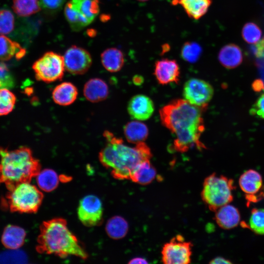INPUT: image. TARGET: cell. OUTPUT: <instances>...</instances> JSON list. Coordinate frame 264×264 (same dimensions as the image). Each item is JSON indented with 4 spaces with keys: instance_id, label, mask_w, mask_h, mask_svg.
<instances>
[{
    "instance_id": "cell-1",
    "label": "cell",
    "mask_w": 264,
    "mask_h": 264,
    "mask_svg": "<svg viewBox=\"0 0 264 264\" xmlns=\"http://www.w3.org/2000/svg\"><path fill=\"white\" fill-rule=\"evenodd\" d=\"M203 110L185 99L175 100L161 109L162 124L175 135L173 144L175 151L183 153L193 147L199 150L205 148L200 140L204 131Z\"/></svg>"
},
{
    "instance_id": "cell-2",
    "label": "cell",
    "mask_w": 264,
    "mask_h": 264,
    "mask_svg": "<svg viewBox=\"0 0 264 264\" xmlns=\"http://www.w3.org/2000/svg\"><path fill=\"white\" fill-rule=\"evenodd\" d=\"M104 136L107 143L100 152L99 159L117 179H130L137 166L152 157L150 148L144 142L132 147L109 131L105 132Z\"/></svg>"
},
{
    "instance_id": "cell-3",
    "label": "cell",
    "mask_w": 264,
    "mask_h": 264,
    "mask_svg": "<svg viewBox=\"0 0 264 264\" xmlns=\"http://www.w3.org/2000/svg\"><path fill=\"white\" fill-rule=\"evenodd\" d=\"M39 242V249L46 254L61 257L74 256L83 259L88 256L63 219L56 218L44 222L41 227Z\"/></svg>"
},
{
    "instance_id": "cell-4",
    "label": "cell",
    "mask_w": 264,
    "mask_h": 264,
    "mask_svg": "<svg viewBox=\"0 0 264 264\" xmlns=\"http://www.w3.org/2000/svg\"><path fill=\"white\" fill-rule=\"evenodd\" d=\"M0 177L6 183L28 180L40 171L39 162L28 148L11 151L0 148Z\"/></svg>"
},
{
    "instance_id": "cell-5",
    "label": "cell",
    "mask_w": 264,
    "mask_h": 264,
    "mask_svg": "<svg viewBox=\"0 0 264 264\" xmlns=\"http://www.w3.org/2000/svg\"><path fill=\"white\" fill-rule=\"evenodd\" d=\"M235 188L233 179L213 173L204 179L201 199L210 210L215 212L233 200V191Z\"/></svg>"
},
{
    "instance_id": "cell-6",
    "label": "cell",
    "mask_w": 264,
    "mask_h": 264,
    "mask_svg": "<svg viewBox=\"0 0 264 264\" xmlns=\"http://www.w3.org/2000/svg\"><path fill=\"white\" fill-rule=\"evenodd\" d=\"M8 198L13 209L21 212L30 213L39 208L43 196L38 187L26 180L15 184Z\"/></svg>"
},
{
    "instance_id": "cell-7",
    "label": "cell",
    "mask_w": 264,
    "mask_h": 264,
    "mask_svg": "<svg viewBox=\"0 0 264 264\" xmlns=\"http://www.w3.org/2000/svg\"><path fill=\"white\" fill-rule=\"evenodd\" d=\"M99 0H70L65 16L71 29L78 31L91 23L99 12Z\"/></svg>"
},
{
    "instance_id": "cell-8",
    "label": "cell",
    "mask_w": 264,
    "mask_h": 264,
    "mask_svg": "<svg viewBox=\"0 0 264 264\" xmlns=\"http://www.w3.org/2000/svg\"><path fill=\"white\" fill-rule=\"evenodd\" d=\"M37 79L46 83L61 79L65 68L63 56L53 51L45 52L32 66Z\"/></svg>"
},
{
    "instance_id": "cell-9",
    "label": "cell",
    "mask_w": 264,
    "mask_h": 264,
    "mask_svg": "<svg viewBox=\"0 0 264 264\" xmlns=\"http://www.w3.org/2000/svg\"><path fill=\"white\" fill-rule=\"evenodd\" d=\"M181 235H177L164 244L161 250L162 261L165 264H188L191 262L192 247Z\"/></svg>"
},
{
    "instance_id": "cell-10",
    "label": "cell",
    "mask_w": 264,
    "mask_h": 264,
    "mask_svg": "<svg viewBox=\"0 0 264 264\" xmlns=\"http://www.w3.org/2000/svg\"><path fill=\"white\" fill-rule=\"evenodd\" d=\"M213 93L212 86L208 82L198 78L188 80L183 89L184 99L203 110L211 100Z\"/></svg>"
},
{
    "instance_id": "cell-11",
    "label": "cell",
    "mask_w": 264,
    "mask_h": 264,
    "mask_svg": "<svg viewBox=\"0 0 264 264\" xmlns=\"http://www.w3.org/2000/svg\"><path fill=\"white\" fill-rule=\"evenodd\" d=\"M77 215L80 221L86 226H94L100 224L103 217L101 200L93 195L85 196L80 201Z\"/></svg>"
},
{
    "instance_id": "cell-12",
    "label": "cell",
    "mask_w": 264,
    "mask_h": 264,
    "mask_svg": "<svg viewBox=\"0 0 264 264\" xmlns=\"http://www.w3.org/2000/svg\"><path fill=\"white\" fill-rule=\"evenodd\" d=\"M240 187L245 194L247 204L256 203L264 198V184L261 175L257 171L249 169L240 177Z\"/></svg>"
},
{
    "instance_id": "cell-13",
    "label": "cell",
    "mask_w": 264,
    "mask_h": 264,
    "mask_svg": "<svg viewBox=\"0 0 264 264\" xmlns=\"http://www.w3.org/2000/svg\"><path fill=\"white\" fill-rule=\"evenodd\" d=\"M64 57L65 68L73 74H82L90 68L92 59L85 49L72 45L65 52Z\"/></svg>"
},
{
    "instance_id": "cell-14",
    "label": "cell",
    "mask_w": 264,
    "mask_h": 264,
    "mask_svg": "<svg viewBox=\"0 0 264 264\" xmlns=\"http://www.w3.org/2000/svg\"><path fill=\"white\" fill-rule=\"evenodd\" d=\"M154 74L161 85L177 84L180 77L179 65L175 60L165 58L158 60L155 63Z\"/></svg>"
},
{
    "instance_id": "cell-15",
    "label": "cell",
    "mask_w": 264,
    "mask_h": 264,
    "mask_svg": "<svg viewBox=\"0 0 264 264\" xmlns=\"http://www.w3.org/2000/svg\"><path fill=\"white\" fill-rule=\"evenodd\" d=\"M128 111L132 118L138 121H144L152 115L154 111V105L147 96L138 94L130 100Z\"/></svg>"
},
{
    "instance_id": "cell-16",
    "label": "cell",
    "mask_w": 264,
    "mask_h": 264,
    "mask_svg": "<svg viewBox=\"0 0 264 264\" xmlns=\"http://www.w3.org/2000/svg\"><path fill=\"white\" fill-rule=\"evenodd\" d=\"M214 219L217 224L224 229H230L236 227L241 220L239 210L234 206L227 204L215 211Z\"/></svg>"
},
{
    "instance_id": "cell-17",
    "label": "cell",
    "mask_w": 264,
    "mask_h": 264,
    "mask_svg": "<svg viewBox=\"0 0 264 264\" xmlns=\"http://www.w3.org/2000/svg\"><path fill=\"white\" fill-rule=\"evenodd\" d=\"M212 0H172L174 5L182 6L188 16L198 20L202 17L208 11Z\"/></svg>"
},
{
    "instance_id": "cell-18",
    "label": "cell",
    "mask_w": 264,
    "mask_h": 264,
    "mask_svg": "<svg viewBox=\"0 0 264 264\" xmlns=\"http://www.w3.org/2000/svg\"><path fill=\"white\" fill-rule=\"evenodd\" d=\"M218 59L225 68H234L242 62V52L237 45L228 44L221 48L218 54Z\"/></svg>"
},
{
    "instance_id": "cell-19",
    "label": "cell",
    "mask_w": 264,
    "mask_h": 264,
    "mask_svg": "<svg viewBox=\"0 0 264 264\" xmlns=\"http://www.w3.org/2000/svg\"><path fill=\"white\" fill-rule=\"evenodd\" d=\"M84 94L85 97L92 102H98L105 100L109 94L107 84L99 78H93L85 85Z\"/></svg>"
},
{
    "instance_id": "cell-20",
    "label": "cell",
    "mask_w": 264,
    "mask_h": 264,
    "mask_svg": "<svg viewBox=\"0 0 264 264\" xmlns=\"http://www.w3.org/2000/svg\"><path fill=\"white\" fill-rule=\"evenodd\" d=\"M77 95L76 87L70 82H64L59 84L52 92L53 101L55 103L61 106L71 104L77 98Z\"/></svg>"
},
{
    "instance_id": "cell-21",
    "label": "cell",
    "mask_w": 264,
    "mask_h": 264,
    "mask_svg": "<svg viewBox=\"0 0 264 264\" xmlns=\"http://www.w3.org/2000/svg\"><path fill=\"white\" fill-rule=\"evenodd\" d=\"M25 237L26 233L22 228L10 225L3 230L1 242L6 248H20L24 242Z\"/></svg>"
},
{
    "instance_id": "cell-22",
    "label": "cell",
    "mask_w": 264,
    "mask_h": 264,
    "mask_svg": "<svg viewBox=\"0 0 264 264\" xmlns=\"http://www.w3.org/2000/svg\"><path fill=\"white\" fill-rule=\"evenodd\" d=\"M101 59L104 68L110 72L119 71L124 64V56L122 51L115 47L105 50L101 55Z\"/></svg>"
},
{
    "instance_id": "cell-23",
    "label": "cell",
    "mask_w": 264,
    "mask_h": 264,
    "mask_svg": "<svg viewBox=\"0 0 264 264\" xmlns=\"http://www.w3.org/2000/svg\"><path fill=\"white\" fill-rule=\"evenodd\" d=\"M25 50L16 42L4 35H0V60L8 61L15 56L20 59L25 54Z\"/></svg>"
},
{
    "instance_id": "cell-24",
    "label": "cell",
    "mask_w": 264,
    "mask_h": 264,
    "mask_svg": "<svg viewBox=\"0 0 264 264\" xmlns=\"http://www.w3.org/2000/svg\"><path fill=\"white\" fill-rule=\"evenodd\" d=\"M150 160H145L138 165L133 172L130 180L143 185L151 183L156 176V171Z\"/></svg>"
},
{
    "instance_id": "cell-25",
    "label": "cell",
    "mask_w": 264,
    "mask_h": 264,
    "mask_svg": "<svg viewBox=\"0 0 264 264\" xmlns=\"http://www.w3.org/2000/svg\"><path fill=\"white\" fill-rule=\"evenodd\" d=\"M124 132L129 142L136 144L146 139L149 131L145 124L138 120L128 123L124 128Z\"/></svg>"
},
{
    "instance_id": "cell-26",
    "label": "cell",
    "mask_w": 264,
    "mask_h": 264,
    "mask_svg": "<svg viewBox=\"0 0 264 264\" xmlns=\"http://www.w3.org/2000/svg\"><path fill=\"white\" fill-rule=\"evenodd\" d=\"M36 176L37 187L45 192H50L56 188L60 177L54 170L46 169L39 171Z\"/></svg>"
},
{
    "instance_id": "cell-27",
    "label": "cell",
    "mask_w": 264,
    "mask_h": 264,
    "mask_svg": "<svg viewBox=\"0 0 264 264\" xmlns=\"http://www.w3.org/2000/svg\"><path fill=\"white\" fill-rule=\"evenodd\" d=\"M129 225L127 221L120 216H115L110 218L106 225V232L110 238L120 239L127 234Z\"/></svg>"
},
{
    "instance_id": "cell-28",
    "label": "cell",
    "mask_w": 264,
    "mask_h": 264,
    "mask_svg": "<svg viewBox=\"0 0 264 264\" xmlns=\"http://www.w3.org/2000/svg\"><path fill=\"white\" fill-rule=\"evenodd\" d=\"M38 0H13L12 8L14 12L22 17H27L41 10Z\"/></svg>"
},
{
    "instance_id": "cell-29",
    "label": "cell",
    "mask_w": 264,
    "mask_h": 264,
    "mask_svg": "<svg viewBox=\"0 0 264 264\" xmlns=\"http://www.w3.org/2000/svg\"><path fill=\"white\" fill-rule=\"evenodd\" d=\"M27 261L26 253L20 248H7L0 252V264H23Z\"/></svg>"
},
{
    "instance_id": "cell-30",
    "label": "cell",
    "mask_w": 264,
    "mask_h": 264,
    "mask_svg": "<svg viewBox=\"0 0 264 264\" xmlns=\"http://www.w3.org/2000/svg\"><path fill=\"white\" fill-rule=\"evenodd\" d=\"M201 53V47L194 42H185L181 50V55L183 59L191 63L197 62L200 57Z\"/></svg>"
},
{
    "instance_id": "cell-31",
    "label": "cell",
    "mask_w": 264,
    "mask_h": 264,
    "mask_svg": "<svg viewBox=\"0 0 264 264\" xmlns=\"http://www.w3.org/2000/svg\"><path fill=\"white\" fill-rule=\"evenodd\" d=\"M16 98L7 88L0 89V115H5L11 112L14 107Z\"/></svg>"
},
{
    "instance_id": "cell-32",
    "label": "cell",
    "mask_w": 264,
    "mask_h": 264,
    "mask_svg": "<svg viewBox=\"0 0 264 264\" xmlns=\"http://www.w3.org/2000/svg\"><path fill=\"white\" fill-rule=\"evenodd\" d=\"M249 226L255 233L264 235V208H253L251 210Z\"/></svg>"
},
{
    "instance_id": "cell-33",
    "label": "cell",
    "mask_w": 264,
    "mask_h": 264,
    "mask_svg": "<svg viewBox=\"0 0 264 264\" xmlns=\"http://www.w3.org/2000/svg\"><path fill=\"white\" fill-rule=\"evenodd\" d=\"M242 34L244 40L248 44L257 43L260 40L262 32L261 29L253 22L246 23L242 28Z\"/></svg>"
},
{
    "instance_id": "cell-34",
    "label": "cell",
    "mask_w": 264,
    "mask_h": 264,
    "mask_svg": "<svg viewBox=\"0 0 264 264\" xmlns=\"http://www.w3.org/2000/svg\"><path fill=\"white\" fill-rule=\"evenodd\" d=\"M14 17L8 10H0V34L11 33L14 27Z\"/></svg>"
},
{
    "instance_id": "cell-35",
    "label": "cell",
    "mask_w": 264,
    "mask_h": 264,
    "mask_svg": "<svg viewBox=\"0 0 264 264\" xmlns=\"http://www.w3.org/2000/svg\"><path fill=\"white\" fill-rule=\"evenodd\" d=\"M14 84V78L8 67L4 63L0 62V89L12 88Z\"/></svg>"
},
{
    "instance_id": "cell-36",
    "label": "cell",
    "mask_w": 264,
    "mask_h": 264,
    "mask_svg": "<svg viewBox=\"0 0 264 264\" xmlns=\"http://www.w3.org/2000/svg\"><path fill=\"white\" fill-rule=\"evenodd\" d=\"M264 91L258 97L250 110V113L252 115L264 119Z\"/></svg>"
},
{
    "instance_id": "cell-37",
    "label": "cell",
    "mask_w": 264,
    "mask_h": 264,
    "mask_svg": "<svg viewBox=\"0 0 264 264\" xmlns=\"http://www.w3.org/2000/svg\"><path fill=\"white\" fill-rule=\"evenodd\" d=\"M65 0H40V4L45 10L56 12L60 10L65 3Z\"/></svg>"
},
{
    "instance_id": "cell-38",
    "label": "cell",
    "mask_w": 264,
    "mask_h": 264,
    "mask_svg": "<svg viewBox=\"0 0 264 264\" xmlns=\"http://www.w3.org/2000/svg\"><path fill=\"white\" fill-rule=\"evenodd\" d=\"M254 54L257 57H261L264 55V38L257 43L254 48Z\"/></svg>"
},
{
    "instance_id": "cell-39",
    "label": "cell",
    "mask_w": 264,
    "mask_h": 264,
    "mask_svg": "<svg viewBox=\"0 0 264 264\" xmlns=\"http://www.w3.org/2000/svg\"><path fill=\"white\" fill-rule=\"evenodd\" d=\"M232 262L229 260L221 257H217L212 259L209 264H232Z\"/></svg>"
},
{
    "instance_id": "cell-40",
    "label": "cell",
    "mask_w": 264,
    "mask_h": 264,
    "mask_svg": "<svg viewBox=\"0 0 264 264\" xmlns=\"http://www.w3.org/2000/svg\"><path fill=\"white\" fill-rule=\"evenodd\" d=\"M253 89L259 92L262 89H264V86L263 82L261 80H256L252 84Z\"/></svg>"
},
{
    "instance_id": "cell-41",
    "label": "cell",
    "mask_w": 264,
    "mask_h": 264,
    "mask_svg": "<svg viewBox=\"0 0 264 264\" xmlns=\"http://www.w3.org/2000/svg\"><path fill=\"white\" fill-rule=\"evenodd\" d=\"M129 264H148L147 261L141 257H136L131 260L129 263Z\"/></svg>"
},
{
    "instance_id": "cell-42",
    "label": "cell",
    "mask_w": 264,
    "mask_h": 264,
    "mask_svg": "<svg viewBox=\"0 0 264 264\" xmlns=\"http://www.w3.org/2000/svg\"><path fill=\"white\" fill-rule=\"evenodd\" d=\"M88 35L90 37L95 36L96 35V30L93 29H89L87 31Z\"/></svg>"
},
{
    "instance_id": "cell-43",
    "label": "cell",
    "mask_w": 264,
    "mask_h": 264,
    "mask_svg": "<svg viewBox=\"0 0 264 264\" xmlns=\"http://www.w3.org/2000/svg\"><path fill=\"white\" fill-rule=\"evenodd\" d=\"M142 79L139 76H136L134 77V79H133V81L134 82V83L136 84V83L137 84H140V81L142 82Z\"/></svg>"
},
{
    "instance_id": "cell-44",
    "label": "cell",
    "mask_w": 264,
    "mask_h": 264,
    "mask_svg": "<svg viewBox=\"0 0 264 264\" xmlns=\"http://www.w3.org/2000/svg\"><path fill=\"white\" fill-rule=\"evenodd\" d=\"M110 18V17L107 15H103L101 17V20L104 22L108 21Z\"/></svg>"
},
{
    "instance_id": "cell-45",
    "label": "cell",
    "mask_w": 264,
    "mask_h": 264,
    "mask_svg": "<svg viewBox=\"0 0 264 264\" xmlns=\"http://www.w3.org/2000/svg\"><path fill=\"white\" fill-rule=\"evenodd\" d=\"M137 0L138 1H140V2H145V1H148L149 0Z\"/></svg>"
}]
</instances>
